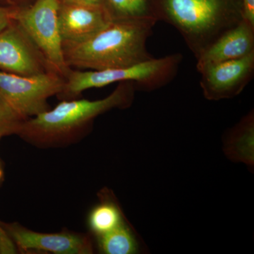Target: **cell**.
<instances>
[{
  "instance_id": "obj_1",
  "label": "cell",
  "mask_w": 254,
  "mask_h": 254,
  "mask_svg": "<svg viewBox=\"0 0 254 254\" xmlns=\"http://www.w3.org/2000/svg\"><path fill=\"white\" fill-rule=\"evenodd\" d=\"M136 84L120 82L103 99L63 100L53 109L26 119L16 136L39 148H53L74 143L92 129L95 118L114 109H127L134 100Z\"/></svg>"
},
{
  "instance_id": "obj_2",
  "label": "cell",
  "mask_w": 254,
  "mask_h": 254,
  "mask_svg": "<svg viewBox=\"0 0 254 254\" xmlns=\"http://www.w3.org/2000/svg\"><path fill=\"white\" fill-rule=\"evenodd\" d=\"M157 21L153 18L111 20L86 41L63 43L65 63L76 69L105 70L152 59L147 41Z\"/></svg>"
},
{
  "instance_id": "obj_3",
  "label": "cell",
  "mask_w": 254,
  "mask_h": 254,
  "mask_svg": "<svg viewBox=\"0 0 254 254\" xmlns=\"http://www.w3.org/2000/svg\"><path fill=\"white\" fill-rule=\"evenodd\" d=\"M156 19L174 26L198 58L242 19L240 0H149Z\"/></svg>"
},
{
  "instance_id": "obj_4",
  "label": "cell",
  "mask_w": 254,
  "mask_h": 254,
  "mask_svg": "<svg viewBox=\"0 0 254 254\" xmlns=\"http://www.w3.org/2000/svg\"><path fill=\"white\" fill-rule=\"evenodd\" d=\"M183 57L180 53L152 58L128 67L105 70L71 68L65 77L60 100L76 99L86 90L102 88L114 83L133 81L137 89L152 91L166 86L178 72Z\"/></svg>"
},
{
  "instance_id": "obj_5",
  "label": "cell",
  "mask_w": 254,
  "mask_h": 254,
  "mask_svg": "<svg viewBox=\"0 0 254 254\" xmlns=\"http://www.w3.org/2000/svg\"><path fill=\"white\" fill-rule=\"evenodd\" d=\"M58 0H35L24 7L15 8L14 19L59 74L66 77L71 68L64 61L60 34Z\"/></svg>"
},
{
  "instance_id": "obj_6",
  "label": "cell",
  "mask_w": 254,
  "mask_h": 254,
  "mask_svg": "<svg viewBox=\"0 0 254 254\" xmlns=\"http://www.w3.org/2000/svg\"><path fill=\"white\" fill-rule=\"evenodd\" d=\"M65 78L50 71L36 76H21L0 71V98L24 119L50 108L48 100L63 92Z\"/></svg>"
},
{
  "instance_id": "obj_7",
  "label": "cell",
  "mask_w": 254,
  "mask_h": 254,
  "mask_svg": "<svg viewBox=\"0 0 254 254\" xmlns=\"http://www.w3.org/2000/svg\"><path fill=\"white\" fill-rule=\"evenodd\" d=\"M5 233L14 243L18 253L91 254L94 243L91 235L63 230L43 233L29 230L18 222L0 221Z\"/></svg>"
},
{
  "instance_id": "obj_8",
  "label": "cell",
  "mask_w": 254,
  "mask_h": 254,
  "mask_svg": "<svg viewBox=\"0 0 254 254\" xmlns=\"http://www.w3.org/2000/svg\"><path fill=\"white\" fill-rule=\"evenodd\" d=\"M0 71L21 76L56 72L14 19L0 32Z\"/></svg>"
},
{
  "instance_id": "obj_9",
  "label": "cell",
  "mask_w": 254,
  "mask_h": 254,
  "mask_svg": "<svg viewBox=\"0 0 254 254\" xmlns=\"http://www.w3.org/2000/svg\"><path fill=\"white\" fill-rule=\"evenodd\" d=\"M198 71L205 99L217 101L235 98L254 77V53L240 59L206 65Z\"/></svg>"
},
{
  "instance_id": "obj_10",
  "label": "cell",
  "mask_w": 254,
  "mask_h": 254,
  "mask_svg": "<svg viewBox=\"0 0 254 254\" xmlns=\"http://www.w3.org/2000/svg\"><path fill=\"white\" fill-rule=\"evenodd\" d=\"M110 21L104 7L60 3L58 21L63 43L86 41Z\"/></svg>"
},
{
  "instance_id": "obj_11",
  "label": "cell",
  "mask_w": 254,
  "mask_h": 254,
  "mask_svg": "<svg viewBox=\"0 0 254 254\" xmlns=\"http://www.w3.org/2000/svg\"><path fill=\"white\" fill-rule=\"evenodd\" d=\"M254 53V27L242 18L222 33L196 58V68L228 60L240 59Z\"/></svg>"
},
{
  "instance_id": "obj_12",
  "label": "cell",
  "mask_w": 254,
  "mask_h": 254,
  "mask_svg": "<svg viewBox=\"0 0 254 254\" xmlns=\"http://www.w3.org/2000/svg\"><path fill=\"white\" fill-rule=\"evenodd\" d=\"M223 151L232 162L254 166V115L251 111L229 131L223 142Z\"/></svg>"
},
{
  "instance_id": "obj_13",
  "label": "cell",
  "mask_w": 254,
  "mask_h": 254,
  "mask_svg": "<svg viewBox=\"0 0 254 254\" xmlns=\"http://www.w3.org/2000/svg\"><path fill=\"white\" fill-rule=\"evenodd\" d=\"M100 202L88 214V227L95 237L104 235L127 220L112 190L103 189L98 193Z\"/></svg>"
},
{
  "instance_id": "obj_14",
  "label": "cell",
  "mask_w": 254,
  "mask_h": 254,
  "mask_svg": "<svg viewBox=\"0 0 254 254\" xmlns=\"http://www.w3.org/2000/svg\"><path fill=\"white\" fill-rule=\"evenodd\" d=\"M95 237L101 254H135L141 251L138 235L127 220L111 231Z\"/></svg>"
},
{
  "instance_id": "obj_15",
  "label": "cell",
  "mask_w": 254,
  "mask_h": 254,
  "mask_svg": "<svg viewBox=\"0 0 254 254\" xmlns=\"http://www.w3.org/2000/svg\"><path fill=\"white\" fill-rule=\"evenodd\" d=\"M103 5L111 20L156 19L149 0H103Z\"/></svg>"
},
{
  "instance_id": "obj_16",
  "label": "cell",
  "mask_w": 254,
  "mask_h": 254,
  "mask_svg": "<svg viewBox=\"0 0 254 254\" xmlns=\"http://www.w3.org/2000/svg\"><path fill=\"white\" fill-rule=\"evenodd\" d=\"M25 120L0 98V136L1 138L16 135L20 125Z\"/></svg>"
},
{
  "instance_id": "obj_17",
  "label": "cell",
  "mask_w": 254,
  "mask_h": 254,
  "mask_svg": "<svg viewBox=\"0 0 254 254\" xmlns=\"http://www.w3.org/2000/svg\"><path fill=\"white\" fill-rule=\"evenodd\" d=\"M1 137L0 136V140ZM4 180V166L0 158V185ZM17 250L0 225V254H17Z\"/></svg>"
},
{
  "instance_id": "obj_18",
  "label": "cell",
  "mask_w": 254,
  "mask_h": 254,
  "mask_svg": "<svg viewBox=\"0 0 254 254\" xmlns=\"http://www.w3.org/2000/svg\"><path fill=\"white\" fill-rule=\"evenodd\" d=\"M240 3L242 18L254 27V0H240Z\"/></svg>"
},
{
  "instance_id": "obj_19",
  "label": "cell",
  "mask_w": 254,
  "mask_h": 254,
  "mask_svg": "<svg viewBox=\"0 0 254 254\" xmlns=\"http://www.w3.org/2000/svg\"><path fill=\"white\" fill-rule=\"evenodd\" d=\"M15 8L0 6V32L4 30L14 19Z\"/></svg>"
},
{
  "instance_id": "obj_20",
  "label": "cell",
  "mask_w": 254,
  "mask_h": 254,
  "mask_svg": "<svg viewBox=\"0 0 254 254\" xmlns=\"http://www.w3.org/2000/svg\"><path fill=\"white\" fill-rule=\"evenodd\" d=\"M62 4L84 5V6L104 7L103 0H58Z\"/></svg>"
},
{
  "instance_id": "obj_21",
  "label": "cell",
  "mask_w": 254,
  "mask_h": 254,
  "mask_svg": "<svg viewBox=\"0 0 254 254\" xmlns=\"http://www.w3.org/2000/svg\"><path fill=\"white\" fill-rule=\"evenodd\" d=\"M12 1H13V0H11V1H10V6H9L10 8H11V6H12Z\"/></svg>"
}]
</instances>
